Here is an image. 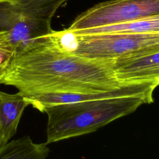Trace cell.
Segmentation results:
<instances>
[{
	"label": "cell",
	"instance_id": "cell-1",
	"mask_svg": "<svg viewBox=\"0 0 159 159\" xmlns=\"http://www.w3.org/2000/svg\"><path fill=\"white\" fill-rule=\"evenodd\" d=\"M124 83L116 78L114 61L65 51L48 35L16 53L2 82L22 94L100 93L114 90Z\"/></svg>",
	"mask_w": 159,
	"mask_h": 159
},
{
	"label": "cell",
	"instance_id": "cell-2",
	"mask_svg": "<svg viewBox=\"0 0 159 159\" xmlns=\"http://www.w3.org/2000/svg\"><path fill=\"white\" fill-rule=\"evenodd\" d=\"M148 104L139 96H119L61 104L45 108L47 145L96 131Z\"/></svg>",
	"mask_w": 159,
	"mask_h": 159
},
{
	"label": "cell",
	"instance_id": "cell-3",
	"mask_svg": "<svg viewBox=\"0 0 159 159\" xmlns=\"http://www.w3.org/2000/svg\"><path fill=\"white\" fill-rule=\"evenodd\" d=\"M48 36L61 49L90 58L114 61L159 50V33L79 35L64 29Z\"/></svg>",
	"mask_w": 159,
	"mask_h": 159
},
{
	"label": "cell",
	"instance_id": "cell-4",
	"mask_svg": "<svg viewBox=\"0 0 159 159\" xmlns=\"http://www.w3.org/2000/svg\"><path fill=\"white\" fill-rule=\"evenodd\" d=\"M67 0H0V32H6L16 53L53 32L52 20Z\"/></svg>",
	"mask_w": 159,
	"mask_h": 159
},
{
	"label": "cell",
	"instance_id": "cell-5",
	"mask_svg": "<svg viewBox=\"0 0 159 159\" xmlns=\"http://www.w3.org/2000/svg\"><path fill=\"white\" fill-rule=\"evenodd\" d=\"M159 15V0H110L78 15L67 29L83 30Z\"/></svg>",
	"mask_w": 159,
	"mask_h": 159
},
{
	"label": "cell",
	"instance_id": "cell-6",
	"mask_svg": "<svg viewBox=\"0 0 159 159\" xmlns=\"http://www.w3.org/2000/svg\"><path fill=\"white\" fill-rule=\"evenodd\" d=\"M156 87L152 84L145 83H124L119 88L100 93L21 94L28 101L29 105L43 112L45 108L55 105L119 96H139L145 99L149 104L153 101V93Z\"/></svg>",
	"mask_w": 159,
	"mask_h": 159
},
{
	"label": "cell",
	"instance_id": "cell-7",
	"mask_svg": "<svg viewBox=\"0 0 159 159\" xmlns=\"http://www.w3.org/2000/svg\"><path fill=\"white\" fill-rule=\"evenodd\" d=\"M114 70L120 83H145L159 85V50L117 59Z\"/></svg>",
	"mask_w": 159,
	"mask_h": 159
},
{
	"label": "cell",
	"instance_id": "cell-8",
	"mask_svg": "<svg viewBox=\"0 0 159 159\" xmlns=\"http://www.w3.org/2000/svg\"><path fill=\"white\" fill-rule=\"evenodd\" d=\"M29 105L20 92L9 94L0 91V148L16 134L23 111Z\"/></svg>",
	"mask_w": 159,
	"mask_h": 159
},
{
	"label": "cell",
	"instance_id": "cell-9",
	"mask_svg": "<svg viewBox=\"0 0 159 159\" xmlns=\"http://www.w3.org/2000/svg\"><path fill=\"white\" fill-rule=\"evenodd\" d=\"M75 34H91L99 33H159V15L149 16L137 20L90 29L70 30Z\"/></svg>",
	"mask_w": 159,
	"mask_h": 159
},
{
	"label": "cell",
	"instance_id": "cell-10",
	"mask_svg": "<svg viewBox=\"0 0 159 159\" xmlns=\"http://www.w3.org/2000/svg\"><path fill=\"white\" fill-rule=\"evenodd\" d=\"M50 149L46 143H34L29 136L7 142L0 148V159H46Z\"/></svg>",
	"mask_w": 159,
	"mask_h": 159
},
{
	"label": "cell",
	"instance_id": "cell-11",
	"mask_svg": "<svg viewBox=\"0 0 159 159\" xmlns=\"http://www.w3.org/2000/svg\"><path fill=\"white\" fill-rule=\"evenodd\" d=\"M16 55V48L6 32H0V84Z\"/></svg>",
	"mask_w": 159,
	"mask_h": 159
}]
</instances>
